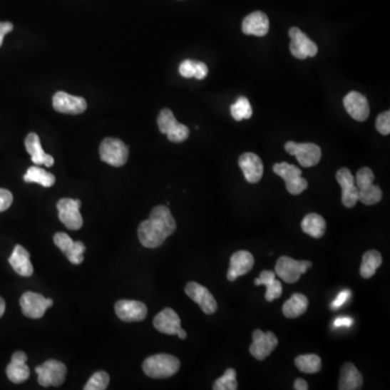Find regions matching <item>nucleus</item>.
I'll use <instances>...</instances> for the list:
<instances>
[{
	"label": "nucleus",
	"instance_id": "1",
	"mask_svg": "<svg viewBox=\"0 0 390 390\" xmlns=\"http://www.w3.org/2000/svg\"><path fill=\"white\" fill-rule=\"evenodd\" d=\"M176 229V220L170 208L156 206L152 210L149 219L143 221L138 228V237L145 247L156 248L162 245Z\"/></svg>",
	"mask_w": 390,
	"mask_h": 390
},
{
	"label": "nucleus",
	"instance_id": "2",
	"mask_svg": "<svg viewBox=\"0 0 390 390\" xmlns=\"http://www.w3.org/2000/svg\"><path fill=\"white\" fill-rule=\"evenodd\" d=\"M143 372L151 379L172 377L180 369V361L172 354H154L143 362Z\"/></svg>",
	"mask_w": 390,
	"mask_h": 390
},
{
	"label": "nucleus",
	"instance_id": "3",
	"mask_svg": "<svg viewBox=\"0 0 390 390\" xmlns=\"http://www.w3.org/2000/svg\"><path fill=\"white\" fill-rule=\"evenodd\" d=\"M374 173L369 167H362L356 173L354 181L359 190V201L364 205H374L381 201L383 192L374 185Z\"/></svg>",
	"mask_w": 390,
	"mask_h": 390
},
{
	"label": "nucleus",
	"instance_id": "4",
	"mask_svg": "<svg viewBox=\"0 0 390 390\" xmlns=\"http://www.w3.org/2000/svg\"><path fill=\"white\" fill-rule=\"evenodd\" d=\"M273 172L280 176L287 185V190L292 195H299L308 188V181L302 177V170L289 163H277L273 165Z\"/></svg>",
	"mask_w": 390,
	"mask_h": 390
},
{
	"label": "nucleus",
	"instance_id": "5",
	"mask_svg": "<svg viewBox=\"0 0 390 390\" xmlns=\"http://www.w3.org/2000/svg\"><path fill=\"white\" fill-rule=\"evenodd\" d=\"M312 267V262L308 260H295L287 256H282L275 265V274L279 275L284 282L293 284Z\"/></svg>",
	"mask_w": 390,
	"mask_h": 390
},
{
	"label": "nucleus",
	"instance_id": "6",
	"mask_svg": "<svg viewBox=\"0 0 390 390\" xmlns=\"http://www.w3.org/2000/svg\"><path fill=\"white\" fill-rule=\"evenodd\" d=\"M99 152L101 160L111 166L122 167L128 160V148L123 141L116 138L104 139L100 145Z\"/></svg>",
	"mask_w": 390,
	"mask_h": 390
},
{
	"label": "nucleus",
	"instance_id": "7",
	"mask_svg": "<svg viewBox=\"0 0 390 390\" xmlns=\"http://www.w3.org/2000/svg\"><path fill=\"white\" fill-rule=\"evenodd\" d=\"M39 374V385L43 387H49V386H61L66 381L68 369L61 361L48 360L41 366L35 369Z\"/></svg>",
	"mask_w": 390,
	"mask_h": 390
},
{
	"label": "nucleus",
	"instance_id": "8",
	"mask_svg": "<svg viewBox=\"0 0 390 390\" xmlns=\"http://www.w3.org/2000/svg\"><path fill=\"white\" fill-rule=\"evenodd\" d=\"M285 151L296 156L302 167H314L320 162L322 152L320 147L314 143H296L289 141L285 143Z\"/></svg>",
	"mask_w": 390,
	"mask_h": 390
},
{
	"label": "nucleus",
	"instance_id": "9",
	"mask_svg": "<svg viewBox=\"0 0 390 390\" xmlns=\"http://www.w3.org/2000/svg\"><path fill=\"white\" fill-rule=\"evenodd\" d=\"M20 304L25 317L41 319L45 314L46 310L53 304V300L51 298H45L41 294L26 292L21 297Z\"/></svg>",
	"mask_w": 390,
	"mask_h": 390
},
{
	"label": "nucleus",
	"instance_id": "10",
	"mask_svg": "<svg viewBox=\"0 0 390 390\" xmlns=\"http://www.w3.org/2000/svg\"><path fill=\"white\" fill-rule=\"evenodd\" d=\"M289 35L291 37L289 50L294 57L300 60L316 57L318 53V46L312 39H308L298 27L289 29Z\"/></svg>",
	"mask_w": 390,
	"mask_h": 390
},
{
	"label": "nucleus",
	"instance_id": "11",
	"mask_svg": "<svg viewBox=\"0 0 390 390\" xmlns=\"http://www.w3.org/2000/svg\"><path fill=\"white\" fill-rule=\"evenodd\" d=\"M81 205L79 200L62 199L58 202L60 221L70 230H79L83 227V217L79 212Z\"/></svg>",
	"mask_w": 390,
	"mask_h": 390
},
{
	"label": "nucleus",
	"instance_id": "12",
	"mask_svg": "<svg viewBox=\"0 0 390 390\" xmlns=\"http://www.w3.org/2000/svg\"><path fill=\"white\" fill-rule=\"evenodd\" d=\"M277 337L272 332L260 331V329H255L253 333V343L250 345V351L254 358L257 360H265L267 356H270L272 354L273 350L277 347Z\"/></svg>",
	"mask_w": 390,
	"mask_h": 390
},
{
	"label": "nucleus",
	"instance_id": "13",
	"mask_svg": "<svg viewBox=\"0 0 390 390\" xmlns=\"http://www.w3.org/2000/svg\"><path fill=\"white\" fill-rule=\"evenodd\" d=\"M185 292L194 302L199 304L204 314H212L217 312L218 304L216 299L203 285L197 282H189L185 285Z\"/></svg>",
	"mask_w": 390,
	"mask_h": 390
},
{
	"label": "nucleus",
	"instance_id": "14",
	"mask_svg": "<svg viewBox=\"0 0 390 390\" xmlns=\"http://www.w3.org/2000/svg\"><path fill=\"white\" fill-rule=\"evenodd\" d=\"M52 106L60 113L77 116L86 111L87 102L83 98L75 97L64 91H58L52 98Z\"/></svg>",
	"mask_w": 390,
	"mask_h": 390
},
{
	"label": "nucleus",
	"instance_id": "15",
	"mask_svg": "<svg viewBox=\"0 0 390 390\" xmlns=\"http://www.w3.org/2000/svg\"><path fill=\"white\" fill-rule=\"evenodd\" d=\"M116 312L124 322H140L148 316V308L137 300L122 299L116 304Z\"/></svg>",
	"mask_w": 390,
	"mask_h": 390
},
{
	"label": "nucleus",
	"instance_id": "16",
	"mask_svg": "<svg viewBox=\"0 0 390 390\" xmlns=\"http://www.w3.org/2000/svg\"><path fill=\"white\" fill-rule=\"evenodd\" d=\"M337 180L342 188V203L345 207H354L359 201V190L351 172L345 167L341 168L337 173Z\"/></svg>",
	"mask_w": 390,
	"mask_h": 390
},
{
	"label": "nucleus",
	"instance_id": "17",
	"mask_svg": "<svg viewBox=\"0 0 390 390\" xmlns=\"http://www.w3.org/2000/svg\"><path fill=\"white\" fill-rule=\"evenodd\" d=\"M53 242L66 254V258L72 264L81 265L83 262V253L86 246L83 242H74L66 233L59 232L54 235Z\"/></svg>",
	"mask_w": 390,
	"mask_h": 390
},
{
	"label": "nucleus",
	"instance_id": "18",
	"mask_svg": "<svg viewBox=\"0 0 390 390\" xmlns=\"http://www.w3.org/2000/svg\"><path fill=\"white\" fill-rule=\"evenodd\" d=\"M344 106L348 114L358 122H364L370 116L368 99L358 91H351L346 96Z\"/></svg>",
	"mask_w": 390,
	"mask_h": 390
},
{
	"label": "nucleus",
	"instance_id": "19",
	"mask_svg": "<svg viewBox=\"0 0 390 390\" xmlns=\"http://www.w3.org/2000/svg\"><path fill=\"white\" fill-rule=\"evenodd\" d=\"M239 165L243 172L246 181L250 183H257L262 180L264 174V164L262 158L255 153L247 152L242 154L239 158Z\"/></svg>",
	"mask_w": 390,
	"mask_h": 390
},
{
	"label": "nucleus",
	"instance_id": "20",
	"mask_svg": "<svg viewBox=\"0 0 390 390\" xmlns=\"http://www.w3.org/2000/svg\"><path fill=\"white\" fill-rule=\"evenodd\" d=\"M255 260L247 250H239L231 256L230 267H229L227 279L230 282L237 280V277L246 274L253 269Z\"/></svg>",
	"mask_w": 390,
	"mask_h": 390
},
{
	"label": "nucleus",
	"instance_id": "21",
	"mask_svg": "<svg viewBox=\"0 0 390 390\" xmlns=\"http://www.w3.org/2000/svg\"><path fill=\"white\" fill-rule=\"evenodd\" d=\"M154 327L167 335H177L183 329L178 314L172 308H165L154 318Z\"/></svg>",
	"mask_w": 390,
	"mask_h": 390
},
{
	"label": "nucleus",
	"instance_id": "22",
	"mask_svg": "<svg viewBox=\"0 0 390 390\" xmlns=\"http://www.w3.org/2000/svg\"><path fill=\"white\" fill-rule=\"evenodd\" d=\"M269 19L262 11H255L248 14L242 23V31L245 35L262 37L268 34Z\"/></svg>",
	"mask_w": 390,
	"mask_h": 390
},
{
	"label": "nucleus",
	"instance_id": "23",
	"mask_svg": "<svg viewBox=\"0 0 390 390\" xmlns=\"http://www.w3.org/2000/svg\"><path fill=\"white\" fill-rule=\"evenodd\" d=\"M25 148H26L27 153L32 158V162L37 166L46 165L47 167H51L54 164L53 158L43 152L41 139L37 133H31L27 135L25 139Z\"/></svg>",
	"mask_w": 390,
	"mask_h": 390
},
{
	"label": "nucleus",
	"instance_id": "24",
	"mask_svg": "<svg viewBox=\"0 0 390 390\" xmlns=\"http://www.w3.org/2000/svg\"><path fill=\"white\" fill-rule=\"evenodd\" d=\"M27 356L23 351L14 352L11 364L7 366V376L12 383H24L30 377V369L26 366Z\"/></svg>",
	"mask_w": 390,
	"mask_h": 390
},
{
	"label": "nucleus",
	"instance_id": "25",
	"mask_svg": "<svg viewBox=\"0 0 390 390\" xmlns=\"http://www.w3.org/2000/svg\"><path fill=\"white\" fill-rule=\"evenodd\" d=\"M10 265L21 277H31L34 272L30 253L23 246L16 245L9 258Z\"/></svg>",
	"mask_w": 390,
	"mask_h": 390
},
{
	"label": "nucleus",
	"instance_id": "26",
	"mask_svg": "<svg viewBox=\"0 0 390 390\" xmlns=\"http://www.w3.org/2000/svg\"><path fill=\"white\" fill-rule=\"evenodd\" d=\"M364 385V377L352 364H345L341 370L339 390H359Z\"/></svg>",
	"mask_w": 390,
	"mask_h": 390
},
{
	"label": "nucleus",
	"instance_id": "27",
	"mask_svg": "<svg viewBox=\"0 0 390 390\" xmlns=\"http://www.w3.org/2000/svg\"><path fill=\"white\" fill-rule=\"evenodd\" d=\"M254 283L257 287L265 285L267 287L266 295H265L267 302H273V300L277 299V298L281 297V295H282V284H281L280 281L275 280V272H273V271H262L260 277L256 279Z\"/></svg>",
	"mask_w": 390,
	"mask_h": 390
},
{
	"label": "nucleus",
	"instance_id": "28",
	"mask_svg": "<svg viewBox=\"0 0 390 390\" xmlns=\"http://www.w3.org/2000/svg\"><path fill=\"white\" fill-rule=\"evenodd\" d=\"M309 300L304 294L295 293L284 302L282 307L283 314L289 319H296L307 312Z\"/></svg>",
	"mask_w": 390,
	"mask_h": 390
},
{
	"label": "nucleus",
	"instance_id": "29",
	"mask_svg": "<svg viewBox=\"0 0 390 390\" xmlns=\"http://www.w3.org/2000/svg\"><path fill=\"white\" fill-rule=\"evenodd\" d=\"M302 229L306 235L314 239H320L327 230V222L321 215L312 212L302 219Z\"/></svg>",
	"mask_w": 390,
	"mask_h": 390
},
{
	"label": "nucleus",
	"instance_id": "30",
	"mask_svg": "<svg viewBox=\"0 0 390 390\" xmlns=\"http://www.w3.org/2000/svg\"><path fill=\"white\" fill-rule=\"evenodd\" d=\"M383 262L381 253L375 250H369L364 253L361 262L360 274L364 279H370L376 273L377 269L381 267Z\"/></svg>",
	"mask_w": 390,
	"mask_h": 390
},
{
	"label": "nucleus",
	"instance_id": "31",
	"mask_svg": "<svg viewBox=\"0 0 390 390\" xmlns=\"http://www.w3.org/2000/svg\"><path fill=\"white\" fill-rule=\"evenodd\" d=\"M25 183H39L45 188H50L56 183V177L50 173L46 172L41 167L33 166L27 170L26 174L23 177Z\"/></svg>",
	"mask_w": 390,
	"mask_h": 390
},
{
	"label": "nucleus",
	"instance_id": "32",
	"mask_svg": "<svg viewBox=\"0 0 390 390\" xmlns=\"http://www.w3.org/2000/svg\"><path fill=\"white\" fill-rule=\"evenodd\" d=\"M295 366L300 372L306 374H316L322 368V361L317 354H302L295 359Z\"/></svg>",
	"mask_w": 390,
	"mask_h": 390
},
{
	"label": "nucleus",
	"instance_id": "33",
	"mask_svg": "<svg viewBox=\"0 0 390 390\" xmlns=\"http://www.w3.org/2000/svg\"><path fill=\"white\" fill-rule=\"evenodd\" d=\"M231 116L235 120H248L253 116V108L247 98L240 97L230 108Z\"/></svg>",
	"mask_w": 390,
	"mask_h": 390
},
{
	"label": "nucleus",
	"instance_id": "34",
	"mask_svg": "<svg viewBox=\"0 0 390 390\" xmlns=\"http://www.w3.org/2000/svg\"><path fill=\"white\" fill-rule=\"evenodd\" d=\"M212 389L214 390H237V372L235 369H227L226 372L222 376L219 377L214 385H212Z\"/></svg>",
	"mask_w": 390,
	"mask_h": 390
},
{
	"label": "nucleus",
	"instance_id": "35",
	"mask_svg": "<svg viewBox=\"0 0 390 390\" xmlns=\"http://www.w3.org/2000/svg\"><path fill=\"white\" fill-rule=\"evenodd\" d=\"M177 120L175 118L174 113L170 108H164L160 111V116L158 118V129L160 133L166 135L168 131L172 130L177 125Z\"/></svg>",
	"mask_w": 390,
	"mask_h": 390
},
{
	"label": "nucleus",
	"instance_id": "36",
	"mask_svg": "<svg viewBox=\"0 0 390 390\" xmlns=\"http://www.w3.org/2000/svg\"><path fill=\"white\" fill-rule=\"evenodd\" d=\"M110 383V376L104 371L95 373L89 379L88 383L83 387V390H104Z\"/></svg>",
	"mask_w": 390,
	"mask_h": 390
},
{
	"label": "nucleus",
	"instance_id": "37",
	"mask_svg": "<svg viewBox=\"0 0 390 390\" xmlns=\"http://www.w3.org/2000/svg\"><path fill=\"white\" fill-rule=\"evenodd\" d=\"M189 135V128L185 125L180 124V123H177L176 126L166 133L168 140L175 143H183V141L187 140Z\"/></svg>",
	"mask_w": 390,
	"mask_h": 390
},
{
	"label": "nucleus",
	"instance_id": "38",
	"mask_svg": "<svg viewBox=\"0 0 390 390\" xmlns=\"http://www.w3.org/2000/svg\"><path fill=\"white\" fill-rule=\"evenodd\" d=\"M377 131L381 133V135H387L390 133V112L386 111L383 113L379 114V118L376 120Z\"/></svg>",
	"mask_w": 390,
	"mask_h": 390
},
{
	"label": "nucleus",
	"instance_id": "39",
	"mask_svg": "<svg viewBox=\"0 0 390 390\" xmlns=\"http://www.w3.org/2000/svg\"><path fill=\"white\" fill-rule=\"evenodd\" d=\"M195 63L197 62L192 61V60H185L179 66V73L181 76L185 77V78H192L195 74Z\"/></svg>",
	"mask_w": 390,
	"mask_h": 390
},
{
	"label": "nucleus",
	"instance_id": "40",
	"mask_svg": "<svg viewBox=\"0 0 390 390\" xmlns=\"http://www.w3.org/2000/svg\"><path fill=\"white\" fill-rule=\"evenodd\" d=\"M14 202V195L11 192L6 189H0V212H5L11 206Z\"/></svg>",
	"mask_w": 390,
	"mask_h": 390
},
{
	"label": "nucleus",
	"instance_id": "41",
	"mask_svg": "<svg viewBox=\"0 0 390 390\" xmlns=\"http://www.w3.org/2000/svg\"><path fill=\"white\" fill-rule=\"evenodd\" d=\"M350 296H351V292H350L349 289H344V291H342L341 293L337 296V298L333 300V302H332V309L337 310L339 309V308L343 307L344 304L349 299Z\"/></svg>",
	"mask_w": 390,
	"mask_h": 390
},
{
	"label": "nucleus",
	"instance_id": "42",
	"mask_svg": "<svg viewBox=\"0 0 390 390\" xmlns=\"http://www.w3.org/2000/svg\"><path fill=\"white\" fill-rule=\"evenodd\" d=\"M208 74V68L203 62H197L195 63V74H194V78L204 79Z\"/></svg>",
	"mask_w": 390,
	"mask_h": 390
},
{
	"label": "nucleus",
	"instance_id": "43",
	"mask_svg": "<svg viewBox=\"0 0 390 390\" xmlns=\"http://www.w3.org/2000/svg\"><path fill=\"white\" fill-rule=\"evenodd\" d=\"M354 324V320L349 317H339L333 322L334 327H350Z\"/></svg>",
	"mask_w": 390,
	"mask_h": 390
},
{
	"label": "nucleus",
	"instance_id": "44",
	"mask_svg": "<svg viewBox=\"0 0 390 390\" xmlns=\"http://www.w3.org/2000/svg\"><path fill=\"white\" fill-rule=\"evenodd\" d=\"M14 30V25L10 22H0V47L3 45L4 37Z\"/></svg>",
	"mask_w": 390,
	"mask_h": 390
},
{
	"label": "nucleus",
	"instance_id": "45",
	"mask_svg": "<svg viewBox=\"0 0 390 390\" xmlns=\"http://www.w3.org/2000/svg\"><path fill=\"white\" fill-rule=\"evenodd\" d=\"M294 389L296 390H308L309 389V385L307 381L302 379H297L294 383Z\"/></svg>",
	"mask_w": 390,
	"mask_h": 390
},
{
	"label": "nucleus",
	"instance_id": "46",
	"mask_svg": "<svg viewBox=\"0 0 390 390\" xmlns=\"http://www.w3.org/2000/svg\"><path fill=\"white\" fill-rule=\"evenodd\" d=\"M6 310V302L3 298L0 297V318L4 316Z\"/></svg>",
	"mask_w": 390,
	"mask_h": 390
}]
</instances>
